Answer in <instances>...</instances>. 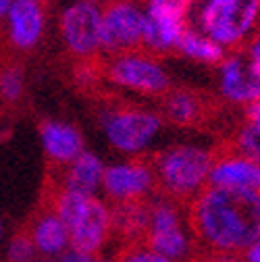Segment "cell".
I'll return each instance as SVG.
<instances>
[{"instance_id":"cell-12","label":"cell","mask_w":260,"mask_h":262,"mask_svg":"<svg viewBox=\"0 0 260 262\" xmlns=\"http://www.w3.org/2000/svg\"><path fill=\"white\" fill-rule=\"evenodd\" d=\"M221 92L229 102L248 104L260 98V77L252 71L246 50L227 54L221 62Z\"/></svg>"},{"instance_id":"cell-11","label":"cell","mask_w":260,"mask_h":262,"mask_svg":"<svg viewBox=\"0 0 260 262\" xmlns=\"http://www.w3.org/2000/svg\"><path fill=\"white\" fill-rule=\"evenodd\" d=\"M109 237H111V210L102 200L88 195L79 216L69 227V244L73 250L81 254L100 258V250Z\"/></svg>"},{"instance_id":"cell-27","label":"cell","mask_w":260,"mask_h":262,"mask_svg":"<svg viewBox=\"0 0 260 262\" xmlns=\"http://www.w3.org/2000/svg\"><path fill=\"white\" fill-rule=\"evenodd\" d=\"M31 3H36V5H40V7H44V9H46V5L50 3V0H31Z\"/></svg>"},{"instance_id":"cell-10","label":"cell","mask_w":260,"mask_h":262,"mask_svg":"<svg viewBox=\"0 0 260 262\" xmlns=\"http://www.w3.org/2000/svg\"><path fill=\"white\" fill-rule=\"evenodd\" d=\"M102 189L111 202L140 200L152 195V171L148 162V152L134 156L127 165L106 167L102 171Z\"/></svg>"},{"instance_id":"cell-25","label":"cell","mask_w":260,"mask_h":262,"mask_svg":"<svg viewBox=\"0 0 260 262\" xmlns=\"http://www.w3.org/2000/svg\"><path fill=\"white\" fill-rule=\"evenodd\" d=\"M94 260H98V258H94V256H88V254H81L77 250H69V252H62V262H94Z\"/></svg>"},{"instance_id":"cell-23","label":"cell","mask_w":260,"mask_h":262,"mask_svg":"<svg viewBox=\"0 0 260 262\" xmlns=\"http://www.w3.org/2000/svg\"><path fill=\"white\" fill-rule=\"evenodd\" d=\"M187 262H248L246 254H231V252H212L196 248L191 252Z\"/></svg>"},{"instance_id":"cell-15","label":"cell","mask_w":260,"mask_h":262,"mask_svg":"<svg viewBox=\"0 0 260 262\" xmlns=\"http://www.w3.org/2000/svg\"><path fill=\"white\" fill-rule=\"evenodd\" d=\"M206 183L260 191V162L237 154H210V173Z\"/></svg>"},{"instance_id":"cell-5","label":"cell","mask_w":260,"mask_h":262,"mask_svg":"<svg viewBox=\"0 0 260 262\" xmlns=\"http://www.w3.org/2000/svg\"><path fill=\"white\" fill-rule=\"evenodd\" d=\"M160 119L181 129L210 131L227 108V100L196 88H171L160 96Z\"/></svg>"},{"instance_id":"cell-4","label":"cell","mask_w":260,"mask_h":262,"mask_svg":"<svg viewBox=\"0 0 260 262\" xmlns=\"http://www.w3.org/2000/svg\"><path fill=\"white\" fill-rule=\"evenodd\" d=\"M260 21V0H210L200 23L212 42L225 50H244L246 38Z\"/></svg>"},{"instance_id":"cell-21","label":"cell","mask_w":260,"mask_h":262,"mask_svg":"<svg viewBox=\"0 0 260 262\" xmlns=\"http://www.w3.org/2000/svg\"><path fill=\"white\" fill-rule=\"evenodd\" d=\"M113 262H175V260L150 250L144 244H121L113 256Z\"/></svg>"},{"instance_id":"cell-19","label":"cell","mask_w":260,"mask_h":262,"mask_svg":"<svg viewBox=\"0 0 260 262\" xmlns=\"http://www.w3.org/2000/svg\"><path fill=\"white\" fill-rule=\"evenodd\" d=\"M177 50H181L183 54L196 58L200 62H208V64H219L227 56V50L223 46H219L210 38H204V36L196 34V31H191V29L183 31Z\"/></svg>"},{"instance_id":"cell-13","label":"cell","mask_w":260,"mask_h":262,"mask_svg":"<svg viewBox=\"0 0 260 262\" xmlns=\"http://www.w3.org/2000/svg\"><path fill=\"white\" fill-rule=\"evenodd\" d=\"M150 198L111 202V233L119 244H144L150 229Z\"/></svg>"},{"instance_id":"cell-24","label":"cell","mask_w":260,"mask_h":262,"mask_svg":"<svg viewBox=\"0 0 260 262\" xmlns=\"http://www.w3.org/2000/svg\"><path fill=\"white\" fill-rule=\"evenodd\" d=\"M244 50H246V54H248V60H250L252 71L260 77V21H258V25H256V29H254L250 42L244 46Z\"/></svg>"},{"instance_id":"cell-18","label":"cell","mask_w":260,"mask_h":262,"mask_svg":"<svg viewBox=\"0 0 260 262\" xmlns=\"http://www.w3.org/2000/svg\"><path fill=\"white\" fill-rule=\"evenodd\" d=\"M46 167L56 171V175L64 187L71 191H77L81 195L94 193V189L100 185L102 171H104L98 156H94L85 150L73 162H69L67 167H52V165H46Z\"/></svg>"},{"instance_id":"cell-29","label":"cell","mask_w":260,"mask_h":262,"mask_svg":"<svg viewBox=\"0 0 260 262\" xmlns=\"http://www.w3.org/2000/svg\"><path fill=\"white\" fill-rule=\"evenodd\" d=\"M258 242H260V239H258Z\"/></svg>"},{"instance_id":"cell-7","label":"cell","mask_w":260,"mask_h":262,"mask_svg":"<svg viewBox=\"0 0 260 262\" xmlns=\"http://www.w3.org/2000/svg\"><path fill=\"white\" fill-rule=\"evenodd\" d=\"M104 56V54H102ZM104 79L146 96H162L171 90L169 75L148 54H119L102 58Z\"/></svg>"},{"instance_id":"cell-9","label":"cell","mask_w":260,"mask_h":262,"mask_svg":"<svg viewBox=\"0 0 260 262\" xmlns=\"http://www.w3.org/2000/svg\"><path fill=\"white\" fill-rule=\"evenodd\" d=\"M60 31L73 58L100 54V11L90 3L69 7L60 17Z\"/></svg>"},{"instance_id":"cell-6","label":"cell","mask_w":260,"mask_h":262,"mask_svg":"<svg viewBox=\"0 0 260 262\" xmlns=\"http://www.w3.org/2000/svg\"><path fill=\"white\" fill-rule=\"evenodd\" d=\"M144 23L146 15L136 0H109L100 13V50L106 56L148 54Z\"/></svg>"},{"instance_id":"cell-3","label":"cell","mask_w":260,"mask_h":262,"mask_svg":"<svg viewBox=\"0 0 260 262\" xmlns=\"http://www.w3.org/2000/svg\"><path fill=\"white\" fill-rule=\"evenodd\" d=\"M92 102L100 111L98 115L109 142L119 150L132 152L144 148L160 127L158 115L123 100L113 92H104Z\"/></svg>"},{"instance_id":"cell-17","label":"cell","mask_w":260,"mask_h":262,"mask_svg":"<svg viewBox=\"0 0 260 262\" xmlns=\"http://www.w3.org/2000/svg\"><path fill=\"white\" fill-rule=\"evenodd\" d=\"M44 7L31 0H15L9 9V44L15 52L31 50L44 31Z\"/></svg>"},{"instance_id":"cell-16","label":"cell","mask_w":260,"mask_h":262,"mask_svg":"<svg viewBox=\"0 0 260 262\" xmlns=\"http://www.w3.org/2000/svg\"><path fill=\"white\" fill-rule=\"evenodd\" d=\"M40 136L46 150V165L67 167L83 152V138L79 129L60 121H40Z\"/></svg>"},{"instance_id":"cell-1","label":"cell","mask_w":260,"mask_h":262,"mask_svg":"<svg viewBox=\"0 0 260 262\" xmlns=\"http://www.w3.org/2000/svg\"><path fill=\"white\" fill-rule=\"evenodd\" d=\"M183 216L196 248L246 254L260 239V191L204 183Z\"/></svg>"},{"instance_id":"cell-20","label":"cell","mask_w":260,"mask_h":262,"mask_svg":"<svg viewBox=\"0 0 260 262\" xmlns=\"http://www.w3.org/2000/svg\"><path fill=\"white\" fill-rule=\"evenodd\" d=\"M23 92V67L19 56L0 60V96L7 102H17Z\"/></svg>"},{"instance_id":"cell-22","label":"cell","mask_w":260,"mask_h":262,"mask_svg":"<svg viewBox=\"0 0 260 262\" xmlns=\"http://www.w3.org/2000/svg\"><path fill=\"white\" fill-rule=\"evenodd\" d=\"M38 250L34 246V242H31L29 237V231L21 225L13 239H11V248H9V256H7V262H34Z\"/></svg>"},{"instance_id":"cell-2","label":"cell","mask_w":260,"mask_h":262,"mask_svg":"<svg viewBox=\"0 0 260 262\" xmlns=\"http://www.w3.org/2000/svg\"><path fill=\"white\" fill-rule=\"evenodd\" d=\"M152 171V195L169 200L181 210L193 200L210 173V152L173 146L160 152H148Z\"/></svg>"},{"instance_id":"cell-14","label":"cell","mask_w":260,"mask_h":262,"mask_svg":"<svg viewBox=\"0 0 260 262\" xmlns=\"http://www.w3.org/2000/svg\"><path fill=\"white\" fill-rule=\"evenodd\" d=\"M23 227L29 231V237L34 242L38 254L44 256H56L62 254L69 244V231L62 225V221L56 216V212L38 200L36 208L31 210L29 219L23 223Z\"/></svg>"},{"instance_id":"cell-8","label":"cell","mask_w":260,"mask_h":262,"mask_svg":"<svg viewBox=\"0 0 260 262\" xmlns=\"http://www.w3.org/2000/svg\"><path fill=\"white\" fill-rule=\"evenodd\" d=\"M181 208L169 200L154 198L150 204V229L144 246L175 262H187L196 246H189L181 229Z\"/></svg>"},{"instance_id":"cell-28","label":"cell","mask_w":260,"mask_h":262,"mask_svg":"<svg viewBox=\"0 0 260 262\" xmlns=\"http://www.w3.org/2000/svg\"><path fill=\"white\" fill-rule=\"evenodd\" d=\"M94 262H106V260H102V258H98V260H94ZM113 262V260H111Z\"/></svg>"},{"instance_id":"cell-26","label":"cell","mask_w":260,"mask_h":262,"mask_svg":"<svg viewBox=\"0 0 260 262\" xmlns=\"http://www.w3.org/2000/svg\"><path fill=\"white\" fill-rule=\"evenodd\" d=\"M248 262H260V242H256L248 252H246Z\"/></svg>"}]
</instances>
